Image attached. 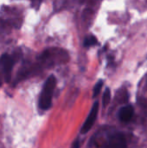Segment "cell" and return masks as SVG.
Returning <instances> with one entry per match:
<instances>
[{
  "label": "cell",
  "mask_w": 147,
  "mask_h": 148,
  "mask_svg": "<svg viewBox=\"0 0 147 148\" xmlns=\"http://www.w3.org/2000/svg\"><path fill=\"white\" fill-rule=\"evenodd\" d=\"M2 85V82H1V80H0V86Z\"/></svg>",
  "instance_id": "30bf717a"
},
{
  "label": "cell",
  "mask_w": 147,
  "mask_h": 148,
  "mask_svg": "<svg viewBox=\"0 0 147 148\" xmlns=\"http://www.w3.org/2000/svg\"><path fill=\"white\" fill-rule=\"evenodd\" d=\"M56 85V79L54 75H50L45 82L40 98L39 107L42 110H48L52 104V96Z\"/></svg>",
  "instance_id": "6da1fadb"
},
{
  "label": "cell",
  "mask_w": 147,
  "mask_h": 148,
  "mask_svg": "<svg viewBox=\"0 0 147 148\" xmlns=\"http://www.w3.org/2000/svg\"><path fill=\"white\" fill-rule=\"evenodd\" d=\"M133 108L130 105L125 106L120 109L119 112V118L123 122H128L132 120L133 115Z\"/></svg>",
  "instance_id": "5b68a950"
},
{
  "label": "cell",
  "mask_w": 147,
  "mask_h": 148,
  "mask_svg": "<svg viewBox=\"0 0 147 148\" xmlns=\"http://www.w3.org/2000/svg\"><path fill=\"white\" fill-rule=\"evenodd\" d=\"M98 43V40L94 36H88L84 40V46L85 47H91L94 45H96Z\"/></svg>",
  "instance_id": "8992f818"
},
{
  "label": "cell",
  "mask_w": 147,
  "mask_h": 148,
  "mask_svg": "<svg viewBox=\"0 0 147 148\" xmlns=\"http://www.w3.org/2000/svg\"><path fill=\"white\" fill-rule=\"evenodd\" d=\"M111 100V92L109 88H107L103 94V98H102V103L103 106H107L109 101Z\"/></svg>",
  "instance_id": "52a82bcc"
},
{
  "label": "cell",
  "mask_w": 147,
  "mask_h": 148,
  "mask_svg": "<svg viewBox=\"0 0 147 148\" xmlns=\"http://www.w3.org/2000/svg\"><path fill=\"white\" fill-rule=\"evenodd\" d=\"M102 148H126V140L124 134L120 133L112 134Z\"/></svg>",
  "instance_id": "7a4b0ae2"
},
{
  "label": "cell",
  "mask_w": 147,
  "mask_h": 148,
  "mask_svg": "<svg viewBox=\"0 0 147 148\" xmlns=\"http://www.w3.org/2000/svg\"><path fill=\"white\" fill-rule=\"evenodd\" d=\"M14 64H15V60L12 56L5 53V54H3L2 56L0 57V66L2 68V70L3 71V73L5 74L7 77V81L10 80L9 79L10 75L13 69Z\"/></svg>",
  "instance_id": "277c9868"
},
{
  "label": "cell",
  "mask_w": 147,
  "mask_h": 148,
  "mask_svg": "<svg viewBox=\"0 0 147 148\" xmlns=\"http://www.w3.org/2000/svg\"><path fill=\"white\" fill-rule=\"evenodd\" d=\"M79 146H80V142H79V140H76L74 144V147L73 148H79Z\"/></svg>",
  "instance_id": "9c48e42d"
},
{
  "label": "cell",
  "mask_w": 147,
  "mask_h": 148,
  "mask_svg": "<svg viewBox=\"0 0 147 148\" xmlns=\"http://www.w3.org/2000/svg\"><path fill=\"white\" fill-rule=\"evenodd\" d=\"M102 86H103V82H102V81H99V82L95 84V86H94V94H93V97H96V96L99 95V93H100V91H101V89Z\"/></svg>",
  "instance_id": "ba28073f"
},
{
  "label": "cell",
  "mask_w": 147,
  "mask_h": 148,
  "mask_svg": "<svg viewBox=\"0 0 147 148\" xmlns=\"http://www.w3.org/2000/svg\"><path fill=\"white\" fill-rule=\"evenodd\" d=\"M98 111H99V103L96 101L94 102V104L93 105L92 108H91V111L86 120V121L84 122L81 129V133L82 134H87L91 128L92 127L94 126L95 121H96V118H97V115H98Z\"/></svg>",
  "instance_id": "3957f363"
}]
</instances>
